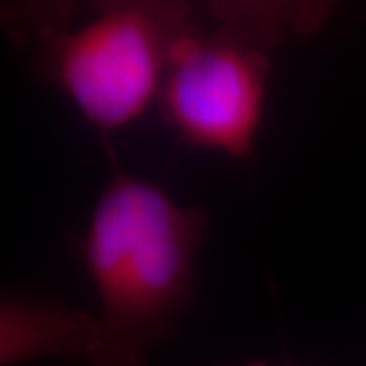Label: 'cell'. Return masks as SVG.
Instances as JSON below:
<instances>
[{
	"label": "cell",
	"mask_w": 366,
	"mask_h": 366,
	"mask_svg": "<svg viewBox=\"0 0 366 366\" xmlns=\"http://www.w3.org/2000/svg\"><path fill=\"white\" fill-rule=\"evenodd\" d=\"M204 13L240 29L273 49L293 37L312 35L334 13L332 2H209Z\"/></svg>",
	"instance_id": "obj_5"
},
{
	"label": "cell",
	"mask_w": 366,
	"mask_h": 366,
	"mask_svg": "<svg viewBox=\"0 0 366 366\" xmlns=\"http://www.w3.org/2000/svg\"><path fill=\"white\" fill-rule=\"evenodd\" d=\"M64 2L4 4L2 25L33 67L69 98L102 137L131 127L159 98L175 41L197 9L169 0L94 4V16L71 26Z\"/></svg>",
	"instance_id": "obj_2"
},
{
	"label": "cell",
	"mask_w": 366,
	"mask_h": 366,
	"mask_svg": "<svg viewBox=\"0 0 366 366\" xmlns=\"http://www.w3.org/2000/svg\"><path fill=\"white\" fill-rule=\"evenodd\" d=\"M269 79L267 47L228 23L197 16L171 49L159 110L183 144L250 159Z\"/></svg>",
	"instance_id": "obj_3"
},
{
	"label": "cell",
	"mask_w": 366,
	"mask_h": 366,
	"mask_svg": "<svg viewBox=\"0 0 366 366\" xmlns=\"http://www.w3.org/2000/svg\"><path fill=\"white\" fill-rule=\"evenodd\" d=\"M208 214L117 171L92 209L79 254L100 300L94 366H147L194 291Z\"/></svg>",
	"instance_id": "obj_1"
},
{
	"label": "cell",
	"mask_w": 366,
	"mask_h": 366,
	"mask_svg": "<svg viewBox=\"0 0 366 366\" xmlns=\"http://www.w3.org/2000/svg\"><path fill=\"white\" fill-rule=\"evenodd\" d=\"M100 320L64 301L6 293L0 301V365L39 358L94 366L100 348Z\"/></svg>",
	"instance_id": "obj_4"
},
{
	"label": "cell",
	"mask_w": 366,
	"mask_h": 366,
	"mask_svg": "<svg viewBox=\"0 0 366 366\" xmlns=\"http://www.w3.org/2000/svg\"><path fill=\"white\" fill-rule=\"evenodd\" d=\"M220 366H271L267 362H259V360H250V362H240V365H220Z\"/></svg>",
	"instance_id": "obj_6"
}]
</instances>
